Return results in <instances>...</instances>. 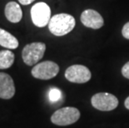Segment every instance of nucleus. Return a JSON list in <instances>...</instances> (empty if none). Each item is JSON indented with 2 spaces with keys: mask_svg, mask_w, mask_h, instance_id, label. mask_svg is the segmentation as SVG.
<instances>
[{
  "mask_svg": "<svg viewBox=\"0 0 129 128\" xmlns=\"http://www.w3.org/2000/svg\"><path fill=\"white\" fill-rule=\"evenodd\" d=\"M75 24V18L72 15L68 13H58L51 18L48 23V29L51 33L61 37L73 31Z\"/></svg>",
  "mask_w": 129,
  "mask_h": 128,
  "instance_id": "1",
  "label": "nucleus"
},
{
  "mask_svg": "<svg viewBox=\"0 0 129 128\" xmlns=\"http://www.w3.org/2000/svg\"><path fill=\"white\" fill-rule=\"evenodd\" d=\"M80 118V111L73 107H62L57 110L51 116V121L60 126H69L75 123Z\"/></svg>",
  "mask_w": 129,
  "mask_h": 128,
  "instance_id": "2",
  "label": "nucleus"
},
{
  "mask_svg": "<svg viewBox=\"0 0 129 128\" xmlns=\"http://www.w3.org/2000/svg\"><path fill=\"white\" fill-rule=\"evenodd\" d=\"M46 44L41 42H35L27 44L22 51V58L28 66L36 65L44 56Z\"/></svg>",
  "mask_w": 129,
  "mask_h": 128,
  "instance_id": "3",
  "label": "nucleus"
},
{
  "mask_svg": "<svg viewBox=\"0 0 129 128\" xmlns=\"http://www.w3.org/2000/svg\"><path fill=\"white\" fill-rule=\"evenodd\" d=\"M92 106L102 111H109L116 109L118 106V99L114 95L108 92L96 93L91 98Z\"/></svg>",
  "mask_w": 129,
  "mask_h": 128,
  "instance_id": "4",
  "label": "nucleus"
},
{
  "mask_svg": "<svg viewBox=\"0 0 129 128\" xmlns=\"http://www.w3.org/2000/svg\"><path fill=\"white\" fill-rule=\"evenodd\" d=\"M31 18L36 27L44 28L45 26L48 25L51 19L50 8L43 2L37 3L31 9Z\"/></svg>",
  "mask_w": 129,
  "mask_h": 128,
  "instance_id": "5",
  "label": "nucleus"
},
{
  "mask_svg": "<svg viewBox=\"0 0 129 128\" xmlns=\"http://www.w3.org/2000/svg\"><path fill=\"white\" fill-rule=\"evenodd\" d=\"M59 72V67L56 62L45 61L36 64L33 67L31 73L33 77L40 80H49L55 77Z\"/></svg>",
  "mask_w": 129,
  "mask_h": 128,
  "instance_id": "6",
  "label": "nucleus"
},
{
  "mask_svg": "<svg viewBox=\"0 0 129 128\" xmlns=\"http://www.w3.org/2000/svg\"><path fill=\"white\" fill-rule=\"evenodd\" d=\"M90 70L83 65H73L65 71V77L68 81L73 83H85L91 79Z\"/></svg>",
  "mask_w": 129,
  "mask_h": 128,
  "instance_id": "7",
  "label": "nucleus"
},
{
  "mask_svg": "<svg viewBox=\"0 0 129 128\" xmlns=\"http://www.w3.org/2000/svg\"><path fill=\"white\" fill-rule=\"evenodd\" d=\"M81 22L85 27L92 29H99L104 24L101 14L93 9H86L81 14Z\"/></svg>",
  "mask_w": 129,
  "mask_h": 128,
  "instance_id": "8",
  "label": "nucleus"
},
{
  "mask_svg": "<svg viewBox=\"0 0 129 128\" xmlns=\"http://www.w3.org/2000/svg\"><path fill=\"white\" fill-rule=\"evenodd\" d=\"M15 94V86L13 78L8 73L0 72V98L11 99Z\"/></svg>",
  "mask_w": 129,
  "mask_h": 128,
  "instance_id": "9",
  "label": "nucleus"
},
{
  "mask_svg": "<svg viewBox=\"0 0 129 128\" xmlns=\"http://www.w3.org/2000/svg\"><path fill=\"white\" fill-rule=\"evenodd\" d=\"M5 17L8 20L13 23H17L21 21L23 18V12L21 7L16 2H9L5 6L4 9Z\"/></svg>",
  "mask_w": 129,
  "mask_h": 128,
  "instance_id": "10",
  "label": "nucleus"
},
{
  "mask_svg": "<svg viewBox=\"0 0 129 128\" xmlns=\"http://www.w3.org/2000/svg\"><path fill=\"white\" fill-rule=\"evenodd\" d=\"M18 41L6 30L0 28V46L8 49H16L18 47Z\"/></svg>",
  "mask_w": 129,
  "mask_h": 128,
  "instance_id": "11",
  "label": "nucleus"
},
{
  "mask_svg": "<svg viewBox=\"0 0 129 128\" xmlns=\"http://www.w3.org/2000/svg\"><path fill=\"white\" fill-rule=\"evenodd\" d=\"M14 62V53L10 50L0 51V69H7Z\"/></svg>",
  "mask_w": 129,
  "mask_h": 128,
  "instance_id": "12",
  "label": "nucleus"
},
{
  "mask_svg": "<svg viewBox=\"0 0 129 128\" xmlns=\"http://www.w3.org/2000/svg\"><path fill=\"white\" fill-rule=\"evenodd\" d=\"M62 97V92L59 89L57 88H52L49 91L48 97L51 102H57Z\"/></svg>",
  "mask_w": 129,
  "mask_h": 128,
  "instance_id": "13",
  "label": "nucleus"
},
{
  "mask_svg": "<svg viewBox=\"0 0 129 128\" xmlns=\"http://www.w3.org/2000/svg\"><path fill=\"white\" fill-rule=\"evenodd\" d=\"M122 36H123L124 38L129 40V22L126 23L125 25L122 27Z\"/></svg>",
  "mask_w": 129,
  "mask_h": 128,
  "instance_id": "14",
  "label": "nucleus"
},
{
  "mask_svg": "<svg viewBox=\"0 0 129 128\" xmlns=\"http://www.w3.org/2000/svg\"><path fill=\"white\" fill-rule=\"evenodd\" d=\"M122 74L125 78L129 79V62L125 63L122 67Z\"/></svg>",
  "mask_w": 129,
  "mask_h": 128,
  "instance_id": "15",
  "label": "nucleus"
},
{
  "mask_svg": "<svg viewBox=\"0 0 129 128\" xmlns=\"http://www.w3.org/2000/svg\"><path fill=\"white\" fill-rule=\"evenodd\" d=\"M34 1H35V0H18L19 4L22 5H28L30 4H32Z\"/></svg>",
  "mask_w": 129,
  "mask_h": 128,
  "instance_id": "16",
  "label": "nucleus"
},
{
  "mask_svg": "<svg viewBox=\"0 0 129 128\" xmlns=\"http://www.w3.org/2000/svg\"><path fill=\"white\" fill-rule=\"evenodd\" d=\"M124 105H125V107L129 110V97H127V98H126L124 102Z\"/></svg>",
  "mask_w": 129,
  "mask_h": 128,
  "instance_id": "17",
  "label": "nucleus"
}]
</instances>
